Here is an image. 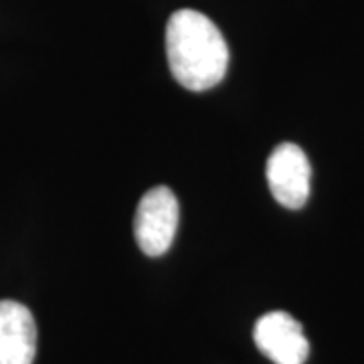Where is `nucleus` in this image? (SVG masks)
I'll use <instances>...</instances> for the list:
<instances>
[{"label": "nucleus", "mask_w": 364, "mask_h": 364, "mask_svg": "<svg viewBox=\"0 0 364 364\" xmlns=\"http://www.w3.org/2000/svg\"><path fill=\"white\" fill-rule=\"evenodd\" d=\"M267 184L273 198L286 208H301L310 198L312 166L296 144H279L267 158Z\"/></svg>", "instance_id": "nucleus-3"}, {"label": "nucleus", "mask_w": 364, "mask_h": 364, "mask_svg": "<svg viewBox=\"0 0 364 364\" xmlns=\"http://www.w3.org/2000/svg\"><path fill=\"white\" fill-rule=\"evenodd\" d=\"M166 57L172 77L191 91L219 85L229 67V47L219 26L193 9L176 11L168 18Z\"/></svg>", "instance_id": "nucleus-1"}, {"label": "nucleus", "mask_w": 364, "mask_h": 364, "mask_svg": "<svg viewBox=\"0 0 364 364\" xmlns=\"http://www.w3.org/2000/svg\"><path fill=\"white\" fill-rule=\"evenodd\" d=\"M37 352V324L31 310L0 299V364H33Z\"/></svg>", "instance_id": "nucleus-5"}, {"label": "nucleus", "mask_w": 364, "mask_h": 364, "mask_svg": "<svg viewBox=\"0 0 364 364\" xmlns=\"http://www.w3.org/2000/svg\"><path fill=\"white\" fill-rule=\"evenodd\" d=\"M253 342L273 364H304L310 342L298 320L287 312H267L253 328Z\"/></svg>", "instance_id": "nucleus-4"}, {"label": "nucleus", "mask_w": 364, "mask_h": 364, "mask_svg": "<svg viewBox=\"0 0 364 364\" xmlns=\"http://www.w3.org/2000/svg\"><path fill=\"white\" fill-rule=\"evenodd\" d=\"M178 198L160 184L140 198L134 215V237L138 247L150 257L164 255L178 231Z\"/></svg>", "instance_id": "nucleus-2"}]
</instances>
